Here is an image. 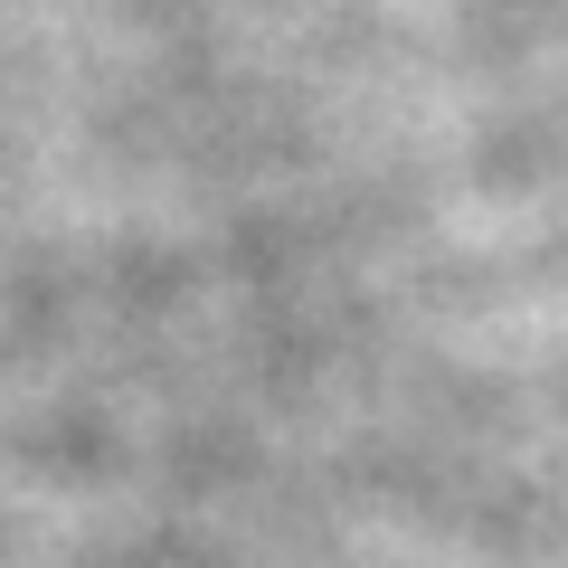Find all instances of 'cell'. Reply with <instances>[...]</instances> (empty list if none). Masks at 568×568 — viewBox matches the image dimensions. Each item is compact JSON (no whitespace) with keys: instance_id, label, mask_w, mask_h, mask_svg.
Listing matches in <instances>:
<instances>
[]
</instances>
